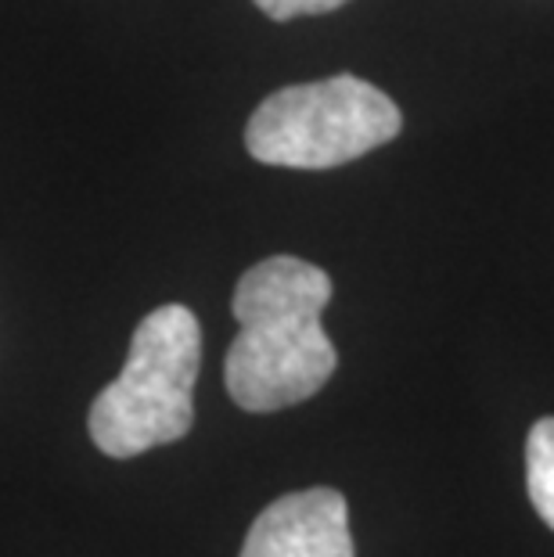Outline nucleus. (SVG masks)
Instances as JSON below:
<instances>
[{
	"mask_svg": "<svg viewBox=\"0 0 554 557\" xmlns=\"http://www.w3.org/2000/svg\"><path fill=\"white\" fill-rule=\"evenodd\" d=\"M332 277L296 256H270L245 270L231 310L238 338L223 363V385L249 413H274L317 396L335 374V346L321 324Z\"/></svg>",
	"mask_w": 554,
	"mask_h": 557,
	"instance_id": "obj_1",
	"label": "nucleus"
},
{
	"mask_svg": "<svg viewBox=\"0 0 554 557\" xmlns=\"http://www.w3.org/2000/svg\"><path fill=\"white\" fill-rule=\"evenodd\" d=\"M202 327L187 306H159L137 324L120 377L94 399L90 438L104 457L130 460L181 443L195 424Z\"/></svg>",
	"mask_w": 554,
	"mask_h": 557,
	"instance_id": "obj_2",
	"label": "nucleus"
},
{
	"mask_svg": "<svg viewBox=\"0 0 554 557\" xmlns=\"http://www.w3.org/2000/svg\"><path fill=\"white\" fill-rule=\"evenodd\" d=\"M399 126L404 115L389 94L342 73L270 94L245 126V148L263 165L335 170L389 145Z\"/></svg>",
	"mask_w": 554,
	"mask_h": 557,
	"instance_id": "obj_3",
	"label": "nucleus"
},
{
	"mask_svg": "<svg viewBox=\"0 0 554 557\" xmlns=\"http://www.w3.org/2000/svg\"><path fill=\"white\" fill-rule=\"evenodd\" d=\"M242 557H357L346 496L328 485L285 493L259 511Z\"/></svg>",
	"mask_w": 554,
	"mask_h": 557,
	"instance_id": "obj_4",
	"label": "nucleus"
},
{
	"mask_svg": "<svg viewBox=\"0 0 554 557\" xmlns=\"http://www.w3.org/2000/svg\"><path fill=\"white\" fill-rule=\"evenodd\" d=\"M526 490L540 521L554 532V418H540L526 438Z\"/></svg>",
	"mask_w": 554,
	"mask_h": 557,
	"instance_id": "obj_5",
	"label": "nucleus"
},
{
	"mask_svg": "<svg viewBox=\"0 0 554 557\" xmlns=\"http://www.w3.org/2000/svg\"><path fill=\"white\" fill-rule=\"evenodd\" d=\"M267 18L274 22H292L303 15H328V11L342 8L346 0H253Z\"/></svg>",
	"mask_w": 554,
	"mask_h": 557,
	"instance_id": "obj_6",
	"label": "nucleus"
}]
</instances>
